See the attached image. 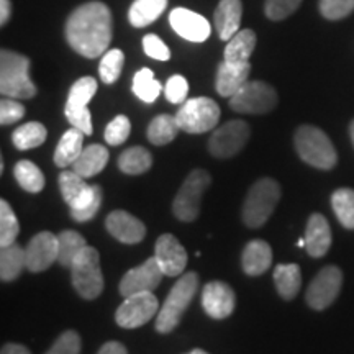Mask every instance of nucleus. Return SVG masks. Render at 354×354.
I'll use <instances>...</instances> for the list:
<instances>
[{"instance_id":"nucleus-1","label":"nucleus","mask_w":354,"mask_h":354,"mask_svg":"<svg viewBox=\"0 0 354 354\" xmlns=\"http://www.w3.org/2000/svg\"><path fill=\"white\" fill-rule=\"evenodd\" d=\"M112 38V12L107 3L99 0L82 3L66 21V39L69 46L88 59L107 53Z\"/></svg>"},{"instance_id":"nucleus-2","label":"nucleus","mask_w":354,"mask_h":354,"mask_svg":"<svg viewBox=\"0 0 354 354\" xmlns=\"http://www.w3.org/2000/svg\"><path fill=\"white\" fill-rule=\"evenodd\" d=\"M57 183L74 220L88 221L94 218L102 205L100 185H88L86 179L74 171L61 172Z\"/></svg>"},{"instance_id":"nucleus-3","label":"nucleus","mask_w":354,"mask_h":354,"mask_svg":"<svg viewBox=\"0 0 354 354\" xmlns=\"http://www.w3.org/2000/svg\"><path fill=\"white\" fill-rule=\"evenodd\" d=\"M0 92L17 100L37 95V86L30 79L28 57L10 50L0 51Z\"/></svg>"},{"instance_id":"nucleus-4","label":"nucleus","mask_w":354,"mask_h":354,"mask_svg":"<svg viewBox=\"0 0 354 354\" xmlns=\"http://www.w3.org/2000/svg\"><path fill=\"white\" fill-rule=\"evenodd\" d=\"M198 289V276L196 272H185L177 279V282L172 286V289L167 295L165 304L159 308L156 315V326L158 333H171L180 323L184 312L192 302L194 295Z\"/></svg>"},{"instance_id":"nucleus-5","label":"nucleus","mask_w":354,"mask_h":354,"mask_svg":"<svg viewBox=\"0 0 354 354\" xmlns=\"http://www.w3.org/2000/svg\"><path fill=\"white\" fill-rule=\"evenodd\" d=\"M295 149L307 165L317 169H333L338 162V154L325 131L312 125H302L295 131Z\"/></svg>"},{"instance_id":"nucleus-6","label":"nucleus","mask_w":354,"mask_h":354,"mask_svg":"<svg viewBox=\"0 0 354 354\" xmlns=\"http://www.w3.org/2000/svg\"><path fill=\"white\" fill-rule=\"evenodd\" d=\"M279 198H281V185L271 177H264L253 184L243 205V221L246 227H263L271 218Z\"/></svg>"},{"instance_id":"nucleus-7","label":"nucleus","mask_w":354,"mask_h":354,"mask_svg":"<svg viewBox=\"0 0 354 354\" xmlns=\"http://www.w3.org/2000/svg\"><path fill=\"white\" fill-rule=\"evenodd\" d=\"M71 279L74 289L82 299L94 300L104 290V276L100 269V256L95 248L87 246L71 266Z\"/></svg>"},{"instance_id":"nucleus-8","label":"nucleus","mask_w":354,"mask_h":354,"mask_svg":"<svg viewBox=\"0 0 354 354\" xmlns=\"http://www.w3.org/2000/svg\"><path fill=\"white\" fill-rule=\"evenodd\" d=\"M179 128L185 133H205L214 130L220 120V107L209 97H196L185 100L176 115Z\"/></svg>"},{"instance_id":"nucleus-9","label":"nucleus","mask_w":354,"mask_h":354,"mask_svg":"<svg viewBox=\"0 0 354 354\" xmlns=\"http://www.w3.org/2000/svg\"><path fill=\"white\" fill-rule=\"evenodd\" d=\"M97 92V81L94 77L86 76L77 79L71 87L68 100H66L64 115L71 127L81 130L84 135H92V117L87 105Z\"/></svg>"},{"instance_id":"nucleus-10","label":"nucleus","mask_w":354,"mask_h":354,"mask_svg":"<svg viewBox=\"0 0 354 354\" xmlns=\"http://www.w3.org/2000/svg\"><path fill=\"white\" fill-rule=\"evenodd\" d=\"M210 174L203 169H196L187 176L184 184L172 203L174 215L183 221H194L201 214L202 197L205 190L210 187Z\"/></svg>"},{"instance_id":"nucleus-11","label":"nucleus","mask_w":354,"mask_h":354,"mask_svg":"<svg viewBox=\"0 0 354 354\" xmlns=\"http://www.w3.org/2000/svg\"><path fill=\"white\" fill-rule=\"evenodd\" d=\"M276 105V88L263 81H248L236 94L230 97V107L238 113L263 115L272 112Z\"/></svg>"},{"instance_id":"nucleus-12","label":"nucleus","mask_w":354,"mask_h":354,"mask_svg":"<svg viewBox=\"0 0 354 354\" xmlns=\"http://www.w3.org/2000/svg\"><path fill=\"white\" fill-rule=\"evenodd\" d=\"M159 302L153 292L128 295L115 312V320L122 328H138L159 313Z\"/></svg>"},{"instance_id":"nucleus-13","label":"nucleus","mask_w":354,"mask_h":354,"mask_svg":"<svg viewBox=\"0 0 354 354\" xmlns=\"http://www.w3.org/2000/svg\"><path fill=\"white\" fill-rule=\"evenodd\" d=\"M251 135V128L243 120H232L216 128L209 140V151L218 159L233 158L245 148Z\"/></svg>"},{"instance_id":"nucleus-14","label":"nucleus","mask_w":354,"mask_h":354,"mask_svg":"<svg viewBox=\"0 0 354 354\" xmlns=\"http://www.w3.org/2000/svg\"><path fill=\"white\" fill-rule=\"evenodd\" d=\"M343 284V272L336 266H326L310 282L305 300L313 310H325L335 302Z\"/></svg>"},{"instance_id":"nucleus-15","label":"nucleus","mask_w":354,"mask_h":354,"mask_svg":"<svg viewBox=\"0 0 354 354\" xmlns=\"http://www.w3.org/2000/svg\"><path fill=\"white\" fill-rule=\"evenodd\" d=\"M166 274L161 269V266H159L158 259L151 256V258L146 259L138 268L130 269L123 276L120 282V294L125 299L128 295L140 294V292H153L161 284Z\"/></svg>"},{"instance_id":"nucleus-16","label":"nucleus","mask_w":354,"mask_h":354,"mask_svg":"<svg viewBox=\"0 0 354 354\" xmlns=\"http://www.w3.org/2000/svg\"><path fill=\"white\" fill-rule=\"evenodd\" d=\"M26 269L32 272H43L57 263L59 240L51 232H41L30 240L25 248Z\"/></svg>"},{"instance_id":"nucleus-17","label":"nucleus","mask_w":354,"mask_h":354,"mask_svg":"<svg viewBox=\"0 0 354 354\" xmlns=\"http://www.w3.org/2000/svg\"><path fill=\"white\" fill-rule=\"evenodd\" d=\"M169 24L179 37L192 43H203L212 33V26L205 17L184 7H177L169 13Z\"/></svg>"},{"instance_id":"nucleus-18","label":"nucleus","mask_w":354,"mask_h":354,"mask_svg":"<svg viewBox=\"0 0 354 354\" xmlns=\"http://www.w3.org/2000/svg\"><path fill=\"white\" fill-rule=\"evenodd\" d=\"M154 258L166 276L177 277L183 276L185 266H187V251L180 245L174 234H161L154 245Z\"/></svg>"},{"instance_id":"nucleus-19","label":"nucleus","mask_w":354,"mask_h":354,"mask_svg":"<svg viewBox=\"0 0 354 354\" xmlns=\"http://www.w3.org/2000/svg\"><path fill=\"white\" fill-rule=\"evenodd\" d=\"M236 297L232 287L221 281L209 282L202 292V307L205 313L215 320H223L234 310Z\"/></svg>"},{"instance_id":"nucleus-20","label":"nucleus","mask_w":354,"mask_h":354,"mask_svg":"<svg viewBox=\"0 0 354 354\" xmlns=\"http://www.w3.org/2000/svg\"><path fill=\"white\" fill-rule=\"evenodd\" d=\"M105 227L109 233L118 241L125 243V245H136V243L143 241L146 234V227L141 220L128 214L125 210H115L105 220Z\"/></svg>"},{"instance_id":"nucleus-21","label":"nucleus","mask_w":354,"mask_h":354,"mask_svg":"<svg viewBox=\"0 0 354 354\" xmlns=\"http://www.w3.org/2000/svg\"><path fill=\"white\" fill-rule=\"evenodd\" d=\"M251 74V63H230V61H221L216 71L215 88L221 97H233L240 88L248 82Z\"/></svg>"},{"instance_id":"nucleus-22","label":"nucleus","mask_w":354,"mask_h":354,"mask_svg":"<svg viewBox=\"0 0 354 354\" xmlns=\"http://www.w3.org/2000/svg\"><path fill=\"white\" fill-rule=\"evenodd\" d=\"M305 248L312 258H322L331 246V230L328 220L322 214L310 215L305 230Z\"/></svg>"},{"instance_id":"nucleus-23","label":"nucleus","mask_w":354,"mask_h":354,"mask_svg":"<svg viewBox=\"0 0 354 354\" xmlns=\"http://www.w3.org/2000/svg\"><path fill=\"white\" fill-rule=\"evenodd\" d=\"M243 15L241 0H220L215 10V26L220 39L230 41L240 32Z\"/></svg>"},{"instance_id":"nucleus-24","label":"nucleus","mask_w":354,"mask_h":354,"mask_svg":"<svg viewBox=\"0 0 354 354\" xmlns=\"http://www.w3.org/2000/svg\"><path fill=\"white\" fill-rule=\"evenodd\" d=\"M241 264L248 276H261L272 264V248L264 240L250 241L243 250Z\"/></svg>"},{"instance_id":"nucleus-25","label":"nucleus","mask_w":354,"mask_h":354,"mask_svg":"<svg viewBox=\"0 0 354 354\" xmlns=\"http://www.w3.org/2000/svg\"><path fill=\"white\" fill-rule=\"evenodd\" d=\"M109 162V149L102 145H88L84 148L76 161L73 165V171L77 172L79 176H82L84 179L88 177H94L99 174L100 171H104V167Z\"/></svg>"},{"instance_id":"nucleus-26","label":"nucleus","mask_w":354,"mask_h":354,"mask_svg":"<svg viewBox=\"0 0 354 354\" xmlns=\"http://www.w3.org/2000/svg\"><path fill=\"white\" fill-rule=\"evenodd\" d=\"M84 136L86 135L74 127H71L69 130L61 136L55 151V162L57 167H68L74 165V161H76L84 151Z\"/></svg>"},{"instance_id":"nucleus-27","label":"nucleus","mask_w":354,"mask_h":354,"mask_svg":"<svg viewBox=\"0 0 354 354\" xmlns=\"http://www.w3.org/2000/svg\"><path fill=\"white\" fill-rule=\"evenodd\" d=\"M167 8V0H135L128 10V20L135 28L151 25Z\"/></svg>"},{"instance_id":"nucleus-28","label":"nucleus","mask_w":354,"mask_h":354,"mask_svg":"<svg viewBox=\"0 0 354 354\" xmlns=\"http://www.w3.org/2000/svg\"><path fill=\"white\" fill-rule=\"evenodd\" d=\"M274 284L282 299L292 300L302 286V272L297 264H279L274 269Z\"/></svg>"},{"instance_id":"nucleus-29","label":"nucleus","mask_w":354,"mask_h":354,"mask_svg":"<svg viewBox=\"0 0 354 354\" xmlns=\"http://www.w3.org/2000/svg\"><path fill=\"white\" fill-rule=\"evenodd\" d=\"M256 41L258 39H256V33L253 30H240L230 41H227L223 59L230 61V63H246L253 55Z\"/></svg>"},{"instance_id":"nucleus-30","label":"nucleus","mask_w":354,"mask_h":354,"mask_svg":"<svg viewBox=\"0 0 354 354\" xmlns=\"http://www.w3.org/2000/svg\"><path fill=\"white\" fill-rule=\"evenodd\" d=\"M24 268H26L25 250L17 243L3 246L0 253V279L3 282H12L20 276Z\"/></svg>"},{"instance_id":"nucleus-31","label":"nucleus","mask_w":354,"mask_h":354,"mask_svg":"<svg viewBox=\"0 0 354 354\" xmlns=\"http://www.w3.org/2000/svg\"><path fill=\"white\" fill-rule=\"evenodd\" d=\"M153 166V156L143 146H131L118 158V167L130 176L143 174Z\"/></svg>"},{"instance_id":"nucleus-32","label":"nucleus","mask_w":354,"mask_h":354,"mask_svg":"<svg viewBox=\"0 0 354 354\" xmlns=\"http://www.w3.org/2000/svg\"><path fill=\"white\" fill-rule=\"evenodd\" d=\"M59 240V256H57V263L63 268H71L74 264L84 250L87 248V243L84 240L81 233L74 232V230H66L57 236Z\"/></svg>"},{"instance_id":"nucleus-33","label":"nucleus","mask_w":354,"mask_h":354,"mask_svg":"<svg viewBox=\"0 0 354 354\" xmlns=\"http://www.w3.org/2000/svg\"><path fill=\"white\" fill-rule=\"evenodd\" d=\"M46 136L48 131L43 123L28 122L13 131L12 143L15 145V148L20 149V151H26V149L41 146L44 141H46Z\"/></svg>"},{"instance_id":"nucleus-34","label":"nucleus","mask_w":354,"mask_h":354,"mask_svg":"<svg viewBox=\"0 0 354 354\" xmlns=\"http://www.w3.org/2000/svg\"><path fill=\"white\" fill-rule=\"evenodd\" d=\"M179 130L176 117L167 113L158 115L148 127V140L156 146H165L176 138Z\"/></svg>"},{"instance_id":"nucleus-35","label":"nucleus","mask_w":354,"mask_h":354,"mask_svg":"<svg viewBox=\"0 0 354 354\" xmlns=\"http://www.w3.org/2000/svg\"><path fill=\"white\" fill-rule=\"evenodd\" d=\"M13 174H15L17 183L20 184L21 189L26 192L38 194L44 187V176L41 169L37 165H33L28 159H21L13 167Z\"/></svg>"},{"instance_id":"nucleus-36","label":"nucleus","mask_w":354,"mask_h":354,"mask_svg":"<svg viewBox=\"0 0 354 354\" xmlns=\"http://www.w3.org/2000/svg\"><path fill=\"white\" fill-rule=\"evenodd\" d=\"M331 207H333L339 223L344 228L354 230V190L349 187L335 190L331 196Z\"/></svg>"},{"instance_id":"nucleus-37","label":"nucleus","mask_w":354,"mask_h":354,"mask_svg":"<svg viewBox=\"0 0 354 354\" xmlns=\"http://www.w3.org/2000/svg\"><path fill=\"white\" fill-rule=\"evenodd\" d=\"M162 86L154 79V73L151 69L143 68L135 74L133 79V92L138 97L140 100L146 102V104H153L161 94Z\"/></svg>"},{"instance_id":"nucleus-38","label":"nucleus","mask_w":354,"mask_h":354,"mask_svg":"<svg viewBox=\"0 0 354 354\" xmlns=\"http://www.w3.org/2000/svg\"><path fill=\"white\" fill-rule=\"evenodd\" d=\"M20 233V223L13 214L10 203L0 201V246L13 245Z\"/></svg>"},{"instance_id":"nucleus-39","label":"nucleus","mask_w":354,"mask_h":354,"mask_svg":"<svg viewBox=\"0 0 354 354\" xmlns=\"http://www.w3.org/2000/svg\"><path fill=\"white\" fill-rule=\"evenodd\" d=\"M123 63H125V55H123L122 50H110L102 56L100 66H99V76L102 82L105 84H113L118 81L120 77Z\"/></svg>"},{"instance_id":"nucleus-40","label":"nucleus","mask_w":354,"mask_h":354,"mask_svg":"<svg viewBox=\"0 0 354 354\" xmlns=\"http://www.w3.org/2000/svg\"><path fill=\"white\" fill-rule=\"evenodd\" d=\"M130 131H131V123L128 120V117H125V115H118V117H115L113 120L109 123L107 128H105L104 136L109 145L118 146L125 143L128 136H130Z\"/></svg>"},{"instance_id":"nucleus-41","label":"nucleus","mask_w":354,"mask_h":354,"mask_svg":"<svg viewBox=\"0 0 354 354\" xmlns=\"http://www.w3.org/2000/svg\"><path fill=\"white\" fill-rule=\"evenodd\" d=\"M318 8L326 20H342L354 12V0H320Z\"/></svg>"},{"instance_id":"nucleus-42","label":"nucleus","mask_w":354,"mask_h":354,"mask_svg":"<svg viewBox=\"0 0 354 354\" xmlns=\"http://www.w3.org/2000/svg\"><path fill=\"white\" fill-rule=\"evenodd\" d=\"M300 3L302 0H266L264 13L269 20H284L297 10Z\"/></svg>"},{"instance_id":"nucleus-43","label":"nucleus","mask_w":354,"mask_h":354,"mask_svg":"<svg viewBox=\"0 0 354 354\" xmlns=\"http://www.w3.org/2000/svg\"><path fill=\"white\" fill-rule=\"evenodd\" d=\"M46 354H81V336L74 330L64 331Z\"/></svg>"},{"instance_id":"nucleus-44","label":"nucleus","mask_w":354,"mask_h":354,"mask_svg":"<svg viewBox=\"0 0 354 354\" xmlns=\"http://www.w3.org/2000/svg\"><path fill=\"white\" fill-rule=\"evenodd\" d=\"M165 94L171 104H184L189 94V84L185 81V77L176 74V76L167 79Z\"/></svg>"},{"instance_id":"nucleus-45","label":"nucleus","mask_w":354,"mask_h":354,"mask_svg":"<svg viewBox=\"0 0 354 354\" xmlns=\"http://www.w3.org/2000/svg\"><path fill=\"white\" fill-rule=\"evenodd\" d=\"M143 50L146 56L153 57L156 61H169L171 59V50L167 48V44L162 41L158 35H146L143 38Z\"/></svg>"},{"instance_id":"nucleus-46","label":"nucleus","mask_w":354,"mask_h":354,"mask_svg":"<svg viewBox=\"0 0 354 354\" xmlns=\"http://www.w3.org/2000/svg\"><path fill=\"white\" fill-rule=\"evenodd\" d=\"M25 107L17 99H2L0 102V123L2 125H12V123L19 122L24 118Z\"/></svg>"},{"instance_id":"nucleus-47","label":"nucleus","mask_w":354,"mask_h":354,"mask_svg":"<svg viewBox=\"0 0 354 354\" xmlns=\"http://www.w3.org/2000/svg\"><path fill=\"white\" fill-rule=\"evenodd\" d=\"M97 354H128V351L122 343L109 342L99 349V353H97Z\"/></svg>"},{"instance_id":"nucleus-48","label":"nucleus","mask_w":354,"mask_h":354,"mask_svg":"<svg viewBox=\"0 0 354 354\" xmlns=\"http://www.w3.org/2000/svg\"><path fill=\"white\" fill-rule=\"evenodd\" d=\"M0 354H32L28 351V348H25L24 344H17V343H7L6 346L2 348Z\"/></svg>"},{"instance_id":"nucleus-49","label":"nucleus","mask_w":354,"mask_h":354,"mask_svg":"<svg viewBox=\"0 0 354 354\" xmlns=\"http://www.w3.org/2000/svg\"><path fill=\"white\" fill-rule=\"evenodd\" d=\"M10 0H0V25H7V21L10 20Z\"/></svg>"},{"instance_id":"nucleus-50","label":"nucleus","mask_w":354,"mask_h":354,"mask_svg":"<svg viewBox=\"0 0 354 354\" xmlns=\"http://www.w3.org/2000/svg\"><path fill=\"white\" fill-rule=\"evenodd\" d=\"M187 354H209V353L203 351V349H192V351L187 353Z\"/></svg>"},{"instance_id":"nucleus-51","label":"nucleus","mask_w":354,"mask_h":354,"mask_svg":"<svg viewBox=\"0 0 354 354\" xmlns=\"http://www.w3.org/2000/svg\"><path fill=\"white\" fill-rule=\"evenodd\" d=\"M349 135H351V140H353V145H354V120L351 123V127H349Z\"/></svg>"},{"instance_id":"nucleus-52","label":"nucleus","mask_w":354,"mask_h":354,"mask_svg":"<svg viewBox=\"0 0 354 354\" xmlns=\"http://www.w3.org/2000/svg\"><path fill=\"white\" fill-rule=\"evenodd\" d=\"M297 245H299V248H305V238H300Z\"/></svg>"}]
</instances>
